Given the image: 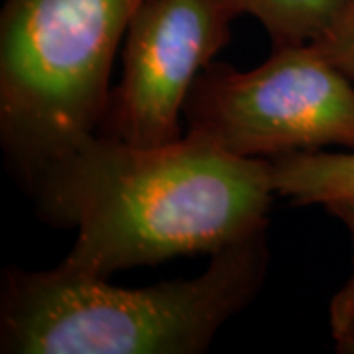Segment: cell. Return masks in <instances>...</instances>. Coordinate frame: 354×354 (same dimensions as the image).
Masks as SVG:
<instances>
[{
  "mask_svg": "<svg viewBox=\"0 0 354 354\" xmlns=\"http://www.w3.org/2000/svg\"><path fill=\"white\" fill-rule=\"evenodd\" d=\"M38 213L77 228L62 264L95 278L189 254H213L264 232L272 160L241 158L185 134L132 146L88 134L28 183Z\"/></svg>",
  "mask_w": 354,
  "mask_h": 354,
  "instance_id": "6da1fadb",
  "label": "cell"
},
{
  "mask_svg": "<svg viewBox=\"0 0 354 354\" xmlns=\"http://www.w3.org/2000/svg\"><path fill=\"white\" fill-rule=\"evenodd\" d=\"M266 230L213 254L201 276L116 288L64 264L4 270L2 354H201L260 293Z\"/></svg>",
  "mask_w": 354,
  "mask_h": 354,
  "instance_id": "7a4b0ae2",
  "label": "cell"
},
{
  "mask_svg": "<svg viewBox=\"0 0 354 354\" xmlns=\"http://www.w3.org/2000/svg\"><path fill=\"white\" fill-rule=\"evenodd\" d=\"M142 0H6L0 140L26 183L99 130L111 71Z\"/></svg>",
  "mask_w": 354,
  "mask_h": 354,
  "instance_id": "3957f363",
  "label": "cell"
},
{
  "mask_svg": "<svg viewBox=\"0 0 354 354\" xmlns=\"http://www.w3.org/2000/svg\"><path fill=\"white\" fill-rule=\"evenodd\" d=\"M185 134L241 158L274 160L341 146L354 152V83L313 44L274 48L239 71L211 62L183 106Z\"/></svg>",
  "mask_w": 354,
  "mask_h": 354,
  "instance_id": "277c9868",
  "label": "cell"
},
{
  "mask_svg": "<svg viewBox=\"0 0 354 354\" xmlns=\"http://www.w3.org/2000/svg\"><path fill=\"white\" fill-rule=\"evenodd\" d=\"M239 0H142L122 41V75L99 134L132 146L183 138L181 114L203 69L230 41Z\"/></svg>",
  "mask_w": 354,
  "mask_h": 354,
  "instance_id": "5b68a950",
  "label": "cell"
},
{
  "mask_svg": "<svg viewBox=\"0 0 354 354\" xmlns=\"http://www.w3.org/2000/svg\"><path fill=\"white\" fill-rule=\"evenodd\" d=\"M274 189L295 205H327L354 195V152H295L272 160Z\"/></svg>",
  "mask_w": 354,
  "mask_h": 354,
  "instance_id": "8992f818",
  "label": "cell"
},
{
  "mask_svg": "<svg viewBox=\"0 0 354 354\" xmlns=\"http://www.w3.org/2000/svg\"><path fill=\"white\" fill-rule=\"evenodd\" d=\"M348 0H239L242 12L264 26L274 48L311 44L323 36Z\"/></svg>",
  "mask_w": 354,
  "mask_h": 354,
  "instance_id": "52a82bcc",
  "label": "cell"
},
{
  "mask_svg": "<svg viewBox=\"0 0 354 354\" xmlns=\"http://www.w3.org/2000/svg\"><path fill=\"white\" fill-rule=\"evenodd\" d=\"M323 207L344 225L353 244V272L341 290L333 295L329 307L330 335L335 339L337 351H341L346 344L354 342V195L330 201Z\"/></svg>",
  "mask_w": 354,
  "mask_h": 354,
  "instance_id": "ba28073f",
  "label": "cell"
},
{
  "mask_svg": "<svg viewBox=\"0 0 354 354\" xmlns=\"http://www.w3.org/2000/svg\"><path fill=\"white\" fill-rule=\"evenodd\" d=\"M315 50L354 83V0H348L329 30L311 41Z\"/></svg>",
  "mask_w": 354,
  "mask_h": 354,
  "instance_id": "9c48e42d",
  "label": "cell"
},
{
  "mask_svg": "<svg viewBox=\"0 0 354 354\" xmlns=\"http://www.w3.org/2000/svg\"><path fill=\"white\" fill-rule=\"evenodd\" d=\"M339 353H342V354H354V342H351V344H346V346H344V348H341Z\"/></svg>",
  "mask_w": 354,
  "mask_h": 354,
  "instance_id": "30bf717a",
  "label": "cell"
}]
</instances>
